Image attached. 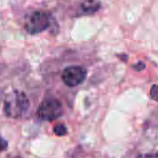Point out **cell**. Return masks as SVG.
I'll return each mask as SVG.
<instances>
[{
  "label": "cell",
  "instance_id": "obj_2",
  "mask_svg": "<svg viewBox=\"0 0 158 158\" xmlns=\"http://www.w3.org/2000/svg\"><path fill=\"white\" fill-rule=\"evenodd\" d=\"M37 114L41 121H55L63 114V106H61L60 101L54 99V98L45 99L39 106Z\"/></svg>",
  "mask_w": 158,
  "mask_h": 158
},
{
  "label": "cell",
  "instance_id": "obj_10",
  "mask_svg": "<svg viewBox=\"0 0 158 158\" xmlns=\"http://www.w3.org/2000/svg\"><path fill=\"white\" fill-rule=\"evenodd\" d=\"M133 68L135 69V70H138V71H141V70H143L144 68H145V64H144L142 61H139L135 66H133Z\"/></svg>",
  "mask_w": 158,
  "mask_h": 158
},
{
  "label": "cell",
  "instance_id": "obj_4",
  "mask_svg": "<svg viewBox=\"0 0 158 158\" xmlns=\"http://www.w3.org/2000/svg\"><path fill=\"white\" fill-rule=\"evenodd\" d=\"M86 72L85 68L81 66H70L67 67L63 71L61 79L63 82L69 87H74V86L80 85L83 83L84 80L86 79Z\"/></svg>",
  "mask_w": 158,
  "mask_h": 158
},
{
  "label": "cell",
  "instance_id": "obj_6",
  "mask_svg": "<svg viewBox=\"0 0 158 158\" xmlns=\"http://www.w3.org/2000/svg\"><path fill=\"white\" fill-rule=\"evenodd\" d=\"M53 131H54L55 135H58V137L64 135L67 132H68V130H67L66 126H64V124H58V125H56L54 127V129H53Z\"/></svg>",
  "mask_w": 158,
  "mask_h": 158
},
{
  "label": "cell",
  "instance_id": "obj_5",
  "mask_svg": "<svg viewBox=\"0 0 158 158\" xmlns=\"http://www.w3.org/2000/svg\"><path fill=\"white\" fill-rule=\"evenodd\" d=\"M99 0H84L82 3V11L86 14H93L100 9Z\"/></svg>",
  "mask_w": 158,
  "mask_h": 158
},
{
  "label": "cell",
  "instance_id": "obj_3",
  "mask_svg": "<svg viewBox=\"0 0 158 158\" xmlns=\"http://www.w3.org/2000/svg\"><path fill=\"white\" fill-rule=\"evenodd\" d=\"M50 26V16L43 11H35L26 16L25 29L29 33L42 32Z\"/></svg>",
  "mask_w": 158,
  "mask_h": 158
},
{
  "label": "cell",
  "instance_id": "obj_8",
  "mask_svg": "<svg viewBox=\"0 0 158 158\" xmlns=\"http://www.w3.org/2000/svg\"><path fill=\"white\" fill-rule=\"evenodd\" d=\"M6 148H8V142H6L2 137H0V152L6 151Z\"/></svg>",
  "mask_w": 158,
  "mask_h": 158
},
{
  "label": "cell",
  "instance_id": "obj_1",
  "mask_svg": "<svg viewBox=\"0 0 158 158\" xmlns=\"http://www.w3.org/2000/svg\"><path fill=\"white\" fill-rule=\"evenodd\" d=\"M29 100L25 93L21 90H13L4 98V114L11 118H21L29 110Z\"/></svg>",
  "mask_w": 158,
  "mask_h": 158
},
{
  "label": "cell",
  "instance_id": "obj_7",
  "mask_svg": "<svg viewBox=\"0 0 158 158\" xmlns=\"http://www.w3.org/2000/svg\"><path fill=\"white\" fill-rule=\"evenodd\" d=\"M150 96L153 100L158 101V84H155V85H153L152 87H151Z\"/></svg>",
  "mask_w": 158,
  "mask_h": 158
},
{
  "label": "cell",
  "instance_id": "obj_9",
  "mask_svg": "<svg viewBox=\"0 0 158 158\" xmlns=\"http://www.w3.org/2000/svg\"><path fill=\"white\" fill-rule=\"evenodd\" d=\"M137 158H158V153L156 154H152V153H148V154H141Z\"/></svg>",
  "mask_w": 158,
  "mask_h": 158
}]
</instances>
